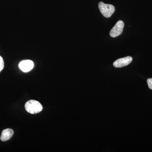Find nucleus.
<instances>
[{
	"instance_id": "423d86ee",
	"label": "nucleus",
	"mask_w": 152,
	"mask_h": 152,
	"mask_svg": "<svg viewBox=\"0 0 152 152\" xmlns=\"http://www.w3.org/2000/svg\"><path fill=\"white\" fill-rule=\"evenodd\" d=\"M14 131L12 129H7L4 130L1 133V140L3 142L8 140L12 137Z\"/></svg>"
},
{
	"instance_id": "7ed1b4c3",
	"label": "nucleus",
	"mask_w": 152,
	"mask_h": 152,
	"mask_svg": "<svg viewBox=\"0 0 152 152\" xmlns=\"http://www.w3.org/2000/svg\"><path fill=\"white\" fill-rule=\"evenodd\" d=\"M124 23L122 20L117 22L116 24L110 31V36L112 37L115 38L120 36L123 32Z\"/></svg>"
},
{
	"instance_id": "0eeeda50",
	"label": "nucleus",
	"mask_w": 152,
	"mask_h": 152,
	"mask_svg": "<svg viewBox=\"0 0 152 152\" xmlns=\"http://www.w3.org/2000/svg\"><path fill=\"white\" fill-rule=\"evenodd\" d=\"M4 68V61L3 58L0 56V72H1Z\"/></svg>"
},
{
	"instance_id": "6e6552de",
	"label": "nucleus",
	"mask_w": 152,
	"mask_h": 152,
	"mask_svg": "<svg viewBox=\"0 0 152 152\" xmlns=\"http://www.w3.org/2000/svg\"><path fill=\"white\" fill-rule=\"evenodd\" d=\"M148 86L152 90V78L148 79L147 80Z\"/></svg>"
},
{
	"instance_id": "39448f33",
	"label": "nucleus",
	"mask_w": 152,
	"mask_h": 152,
	"mask_svg": "<svg viewBox=\"0 0 152 152\" xmlns=\"http://www.w3.org/2000/svg\"><path fill=\"white\" fill-rule=\"evenodd\" d=\"M19 68L24 72H28L32 69L34 67V63L31 60L22 61L19 64Z\"/></svg>"
},
{
	"instance_id": "f03ea898",
	"label": "nucleus",
	"mask_w": 152,
	"mask_h": 152,
	"mask_svg": "<svg viewBox=\"0 0 152 152\" xmlns=\"http://www.w3.org/2000/svg\"><path fill=\"white\" fill-rule=\"evenodd\" d=\"M99 8L101 13L106 18H110L115 11V7L113 5L105 4L102 2L99 3Z\"/></svg>"
},
{
	"instance_id": "20e7f679",
	"label": "nucleus",
	"mask_w": 152,
	"mask_h": 152,
	"mask_svg": "<svg viewBox=\"0 0 152 152\" xmlns=\"http://www.w3.org/2000/svg\"><path fill=\"white\" fill-rule=\"evenodd\" d=\"M132 61V58L131 56H127L121 58L115 61L113 66L116 68H121L129 64Z\"/></svg>"
},
{
	"instance_id": "f257e3e1",
	"label": "nucleus",
	"mask_w": 152,
	"mask_h": 152,
	"mask_svg": "<svg viewBox=\"0 0 152 152\" xmlns=\"http://www.w3.org/2000/svg\"><path fill=\"white\" fill-rule=\"evenodd\" d=\"M25 107L28 113L32 114L38 113L42 111L43 109L40 103L34 100H30L26 102Z\"/></svg>"
}]
</instances>
